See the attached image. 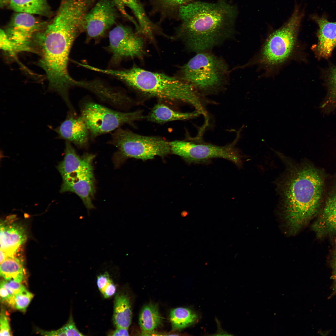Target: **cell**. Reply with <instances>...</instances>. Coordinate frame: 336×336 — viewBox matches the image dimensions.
I'll return each instance as SVG.
<instances>
[{"label":"cell","instance_id":"cell-1","mask_svg":"<svg viewBox=\"0 0 336 336\" xmlns=\"http://www.w3.org/2000/svg\"><path fill=\"white\" fill-rule=\"evenodd\" d=\"M237 15L236 6L226 0L193 1L180 7L176 35L192 51H209L231 37Z\"/></svg>","mask_w":336,"mask_h":336},{"label":"cell","instance_id":"cell-2","mask_svg":"<svg viewBox=\"0 0 336 336\" xmlns=\"http://www.w3.org/2000/svg\"><path fill=\"white\" fill-rule=\"evenodd\" d=\"M81 32L76 27L50 21L35 39V53L40 57L39 65L45 72L49 88L64 101L69 100L70 89L78 86L69 74L68 64L72 46Z\"/></svg>","mask_w":336,"mask_h":336},{"label":"cell","instance_id":"cell-3","mask_svg":"<svg viewBox=\"0 0 336 336\" xmlns=\"http://www.w3.org/2000/svg\"><path fill=\"white\" fill-rule=\"evenodd\" d=\"M323 184L320 173L309 165L293 167L281 184L284 217L291 234L296 233L316 213Z\"/></svg>","mask_w":336,"mask_h":336},{"label":"cell","instance_id":"cell-4","mask_svg":"<svg viewBox=\"0 0 336 336\" xmlns=\"http://www.w3.org/2000/svg\"><path fill=\"white\" fill-rule=\"evenodd\" d=\"M100 72L116 77L147 97L184 102L194 106L201 114L206 112L203 95L192 85L180 78L136 67L124 70L101 68Z\"/></svg>","mask_w":336,"mask_h":336},{"label":"cell","instance_id":"cell-5","mask_svg":"<svg viewBox=\"0 0 336 336\" xmlns=\"http://www.w3.org/2000/svg\"><path fill=\"white\" fill-rule=\"evenodd\" d=\"M181 77L202 95L216 93L228 82L229 68L221 58L209 51L197 54L181 68Z\"/></svg>","mask_w":336,"mask_h":336},{"label":"cell","instance_id":"cell-6","mask_svg":"<svg viewBox=\"0 0 336 336\" xmlns=\"http://www.w3.org/2000/svg\"><path fill=\"white\" fill-rule=\"evenodd\" d=\"M107 143L117 149L113 157L116 168L128 158L146 160L171 152L169 142L161 137L142 135L121 127L114 131Z\"/></svg>","mask_w":336,"mask_h":336},{"label":"cell","instance_id":"cell-7","mask_svg":"<svg viewBox=\"0 0 336 336\" xmlns=\"http://www.w3.org/2000/svg\"><path fill=\"white\" fill-rule=\"evenodd\" d=\"M304 11L301 5L296 4L288 20L267 40L259 55V62L274 66L282 63L289 58L295 46Z\"/></svg>","mask_w":336,"mask_h":336},{"label":"cell","instance_id":"cell-8","mask_svg":"<svg viewBox=\"0 0 336 336\" xmlns=\"http://www.w3.org/2000/svg\"><path fill=\"white\" fill-rule=\"evenodd\" d=\"M80 115L88 128L90 139L114 131L125 124L133 125L146 118L141 110L122 112L112 110L90 100L80 105Z\"/></svg>","mask_w":336,"mask_h":336},{"label":"cell","instance_id":"cell-9","mask_svg":"<svg viewBox=\"0 0 336 336\" xmlns=\"http://www.w3.org/2000/svg\"><path fill=\"white\" fill-rule=\"evenodd\" d=\"M169 144L173 154L182 157L189 163L205 162L213 158H221L228 160L237 166L241 165V156L235 147V142L218 146L176 140L170 142Z\"/></svg>","mask_w":336,"mask_h":336},{"label":"cell","instance_id":"cell-10","mask_svg":"<svg viewBox=\"0 0 336 336\" xmlns=\"http://www.w3.org/2000/svg\"><path fill=\"white\" fill-rule=\"evenodd\" d=\"M48 23L30 14L21 12L14 14L4 30L14 54L21 51L35 52L36 36Z\"/></svg>","mask_w":336,"mask_h":336},{"label":"cell","instance_id":"cell-11","mask_svg":"<svg viewBox=\"0 0 336 336\" xmlns=\"http://www.w3.org/2000/svg\"><path fill=\"white\" fill-rule=\"evenodd\" d=\"M139 35L129 26L122 24L110 30L108 49L112 55V61L117 63L126 58L142 57L144 42Z\"/></svg>","mask_w":336,"mask_h":336},{"label":"cell","instance_id":"cell-12","mask_svg":"<svg viewBox=\"0 0 336 336\" xmlns=\"http://www.w3.org/2000/svg\"><path fill=\"white\" fill-rule=\"evenodd\" d=\"M119 12L113 0H97L88 11L84 22V31L89 39L103 35L114 25Z\"/></svg>","mask_w":336,"mask_h":336},{"label":"cell","instance_id":"cell-13","mask_svg":"<svg viewBox=\"0 0 336 336\" xmlns=\"http://www.w3.org/2000/svg\"><path fill=\"white\" fill-rule=\"evenodd\" d=\"M62 177L61 192H73L80 198L87 209L95 208L92 203L95 193L92 164Z\"/></svg>","mask_w":336,"mask_h":336},{"label":"cell","instance_id":"cell-14","mask_svg":"<svg viewBox=\"0 0 336 336\" xmlns=\"http://www.w3.org/2000/svg\"><path fill=\"white\" fill-rule=\"evenodd\" d=\"M55 131L59 138L80 148H87L91 139L89 131L82 118L69 111Z\"/></svg>","mask_w":336,"mask_h":336},{"label":"cell","instance_id":"cell-15","mask_svg":"<svg viewBox=\"0 0 336 336\" xmlns=\"http://www.w3.org/2000/svg\"><path fill=\"white\" fill-rule=\"evenodd\" d=\"M312 20L318 26L317 42L312 47L316 58L328 59L336 47V22L328 20L324 16L311 15Z\"/></svg>","mask_w":336,"mask_h":336},{"label":"cell","instance_id":"cell-16","mask_svg":"<svg viewBox=\"0 0 336 336\" xmlns=\"http://www.w3.org/2000/svg\"><path fill=\"white\" fill-rule=\"evenodd\" d=\"M0 230V250L7 256L14 255L26 240L25 228L12 216L1 222Z\"/></svg>","mask_w":336,"mask_h":336},{"label":"cell","instance_id":"cell-17","mask_svg":"<svg viewBox=\"0 0 336 336\" xmlns=\"http://www.w3.org/2000/svg\"><path fill=\"white\" fill-rule=\"evenodd\" d=\"M64 152V159L57 167L62 176L92 164L95 157V155L88 153L79 156L71 143L68 141H65Z\"/></svg>","mask_w":336,"mask_h":336},{"label":"cell","instance_id":"cell-18","mask_svg":"<svg viewBox=\"0 0 336 336\" xmlns=\"http://www.w3.org/2000/svg\"><path fill=\"white\" fill-rule=\"evenodd\" d=\"M313 227L319 236L336 233V189L329 196Z\"/></svg>","mask_w":336,"mask_h":336},{"label":"cell","instance_id":"cell-19","mask_svg":"<svg viewBox=\"0 0 336 336\" xmlns=\"http://www.w3.org/2000/svg\"><path fill=\"white\" fill-rule=\"evenodd\" d=\"M200 114L196 110L192 112H182L175 110L162 103L156 105L146 118L148 121L157 124L192 119Z\"/></svg>","mask_w":336,"mask_h":336},{"label":"cell","instance_id":"cell-20","mask_svg":"<svg viewBox=\"0 0 336 336\" xmlns=\"http://www.w3.org/2000/svg\"><path fill=\"white\" fill-rule=\"evenodd\" d=\"M125 6L129 7L136 18L139 29L137 33L151 40L158 28L147 16L141 2L139 0H121Z\"/></svg>","mask_w":336,"mask_h":336},{"label":"cell","instance_id":"cell-21","mask_svg":"<svg viewBox=\"0 0 336 336\" xmlns=\"http://www.w3.org/2000/svg\"><path fill=\"white\" fill-rule=\"evenodd\" d=\"M10 7L16 12L49 17L53 12L48 0H11Z\"/></svg>","mask_w":336,"mask_h":336},{"label":"cell","instance_id":"cell-22","mask_svg":"<svg viewBox=\"0 0 336 336\" xmlns=\"http://www.w3.org/2000/svg\"><path fill=\"white\" fill-rule=\"evenodd\" d=\"M132 308L128 297L117 294L114 301L113 321L117 328L128 329L132 320Z\"/></svg>","mask_w":336,"mask_h":336},{"label":"cell","instance_id":"cell-23","mask_svg":"<svg viewBox=\"0 0 336 336\" xmlns=\"http://www.w3.org/2000/svg\"><path fill=\"white\" fill-rule=\"evenodd\" d=\"M16 253L7 256L0 263V275L6 281L13 280L21 283L25 272L22 261L17 255L15 256Z\"/></svg>","mask_w":336,"mask_h":336},{"label":"cell","instance_id":"cell-24","mask_svg":"<svg viewBox=\"0 0 336 336\" xmlns=\"http://www.w3.org/2000/svg\"><path fill=\"white\" fill-rule=\"evenodd\" d=\"M153 11L158 14L161 19L178 18L180 7L192 0H150Z\"/></svg>","mask_w":336,"mask_h":336},{"label":"cell","instance_id":"cell-25","mask_svg":"<svg viewBox=\"0 0 336 336\" xmlns=\"http://www.w3.org/2000/svg\"><path fill=\"white\" fill-rule=\"evenodd\" d=\"M321 75L328 90L327 97L322 107H334L336 106V65L329 64L322 70Z\"/></svg>","mask_w":336,"mask_h":336},{"label":"cell","instance_id":"cell-26","mask_svg":"<svg viewBox=\"0 0 336 336\" xmlns=\"http://www.w3.org/2000/svg\"><path fill=\"white\" fill-rule=\"evenodd\" d=\"M139 322L144 331H152L157 328L162 322V317L157 306L149 304L144 306L140 313Z\"/></svg>","mask_w":336,"mask_h":336},{"label":"cell","instance_id":"cell-27","mask_svg":"<svg viewBox=\"0 0 336 336\" xmlns=\"http://www.w3.org/2000/svg\"><path fill=\"white\" fill-rule=\"evenodd\" d=\"M170 319L173 329H180L195 322L198 320V316L189 309L178 307L171 311Z\"/></svg>","mask_w":336,"mask_h":336},{"label":"cell","instance_id":"cell-28","mask_svg":"<svg viewBox=\"0 0 336 336\" xmlns=\"http://www.w3.org/2000/svg\"><path fill=\"white\" fill-rule=\"evenodd\" d=\"M87 90L92 92L100 100L112 105L114 97L110 86L98 80L87 81Z\"/></svg>","mask_w":336,"mask_h":336},{"label":"cell","instance_id":"cell-29","mask_svg":"<svg viewBox=\"0 0 336 336\" xmlns=\"http://www.w3.org/2000/svg\"><path fill=\"white\" fill-rule=\"evenodd\" d=\"M34 297L25 287L15 294L7 303L12 308L25 312Z\"/></svg>","mask_w":336,"mask_h":336},{"label":"cell","instance_id":"cell-30","mask_svg":"<svg viewBox=\"0 0 336 336\" xmlns=\"http://www.w3.org/2000/svg\"><path fill=\"white\" fill-rule=\"evenodd\" d=\"M11 330L9 319L5 311H1L0 317V335L11 336Z\"/></svg>","mask_w":336,"mask_h":336},{"label":"cell","instance_id":"cell-31","mask_svg":"<svg viewBox=\"0 0 336 336\" xmlns=\"http://www.w3.org/2000/svg\"><path fill=\"white\" fill-rule=\"evenodd\" d=\"M67 336H84L76 327L72 316H71L68 322L63 326Z\"/></svg>","mask_w":336,"mask_h":336},{"label":"cell","instance_id":"cell-32","mask_svg":"<svg viewBox=\"0 0 336 336\" xmlns=\"http://www.w3.org/2000/svg\"><path fill=\"white\" fill-rule=\"evenodd\" d=\"M112 280L110 278L108 272L100 274L97 277V283L99 289L101 292Z\"/></svg>","mask_w":336,"mask_h":336},{"label":"cell","instance_id":"cell-33","mask_svg":"<svg viewBox=\"0 0 336 336\" xmlns=\"http://www.w3.org/2000/svg\"><path fill=\"white\" fill-rule=\"evenodd\" d=\"M116 289V287L111 280L101 292L105 298H108L114 295Z\"/></svg>","mask_w":336,"mask_h":336},{"label":"cell","instance_id":"cell-34","mask_svg":"<svg viewBox=\"0 0 336 336\" xmlns=\"http://www.w3.org/2000/svg\"><path fill=\"white\" fill-rule=\"evenodd\" d=\"M6 281L8 286L15 294L18 293L25 287L21 283L13 280Z\"/></svg>","mask_w":336,"mask_h":336},{"label":"cell","instance_id":"cell-35","mask_svg":"<svg viewBox=\"0 0 336 336\" xmlns=\"http://www.w3.org/2000/svg\"><path fill=\"white\" fill-rule=\"evenodd\" d=\"M0 295L1 299L2 302H6L7 303L10 299V296L8 293L3 286L0 284Z\"/></svg>","mask_w":336,"mask_h":336},{"label":"cell","instance_id":"cell-36","mask_svg":"<svg viewBox=\"0 0 336 336\" xmlns=\"http://www.w3.org/2000/svg\"><path fill=\"white\" fill-rule=\"evenodd\" d=\"M128 329L123 328H117L112 334L113 336H128Z\"/></svg>","mask_w":336,"mask_h":336},{"label":"cell","instance_id":"cell-37","mask_svg":"<svg viewBox=\"0 0 336 336\" xmlns=\"http://www.w3.org/2000/svg\"><path fill=\"white\" fill-rule=\"evenodd\" d=\"M0 284H2L3 286L4 287L8 292L10 296V299L13 297L15 293L8 286L6 281H1L0 282Z\"/></svg>","mask_w":336,"mask_h":336},{"label":"cell","instance_id":"cell-38","mask_svg":"<svg viewBox=\"0 0 336 336\" xmlns=\"http://www.w3.org/2000/svg\"><path fill=\"white\" fill-rule=\"evenodd\" d=\"M333 262L334 269V276L336 282V249L334 254Z\"/></svg>","mask_w":336,"mask_h":336},{"label":"cell","instance_id":"cell-39","mask_svg":"<svg viewBox=\"0 0 336 336\" xmlns=\"http://www.w3.org/2000/svg\"><path fill=\"white\" fill-rule=\"evenodd\" d=\"M0 262L1 263L6 259L7 257V255L5 252L1 250H0Z\"/></svg>","mask_w":336,"mask_h":336},{"label":"cell","instance_id":"cell-40","mask_svg":"<svg viewBox=\"0 0 336 336\" xmlns=\"http://www.w3.org/2000/svg\"><path fill=\"white\" fill-rule=\"evenodd\" d=\"M11 0H0V6L1 7H4L9 5Z\"/></svg>","mask_w":336,"mask_h":336}]
</instances>
